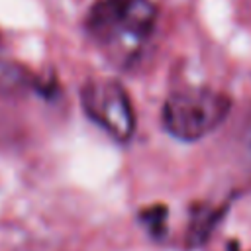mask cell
I'll list each match as a JSON object with an SVG mask.
<instances>
[{"label":"cell","instance_id":"cell-1","mask_svg":"<svg viewBox=\"0 0 251 251\" xmlns=\"http://www.w3.org/2000/svg\"><path fill=\"white\" fill-rule=\"evenodd\" d=\"M155 0H96L86 16L88 37L120 69L133 67L157 29Z\"/></svg>","mask_w":251,"mask_h":251},{"label":"cell","instance_id":"cell-2","mask_svg":"<svg viewBox=\"0 0 251 251\" xmlns=\"http://www.w3.org/2000/svg\"><path fill=\"white\" fill-rule=\"evenodd\" d=\"M231 112V98L208 86H184L167 96L161 122L180 141H198L212 133Z\"/></svg>","mask_w":251,"mask_h":251},{"label":"cell","instance_id":"cell-3","mask_svg":"<svg viewBox=\"0 0 251 251\" xmlns=\"http://www.w3.org/2000/svg\"><path fill=\"white\" fill-rule=\"evenodd\" d=\"M84 114L118 143H127L135 131V112L124 84L116 78L94 76L80 86Z\"/></svg>","mask_w":251,"mask_h":251},{"label":"cell","instance_id":"cell-4","mask_svg":"<svg viewBox=\"0 0 251 251\" xmlns=\"http://www.w3.org/2000/svg\"><path fill=\"white\" fill-rule=\"evenodd\" d=\"M25 92L51 96L55 92V82L43 80L18 61L0 59V96H16Z\"/></svg>","mask_w":251,"mask_h":251},{"label":"cell","instance_id":"cell-5","mask_svg":"<svg viewBox=\"0 0 251 251\" xmlns=\"http://www.w3.org/2000/svg\"><path fill=\"white\" fill-rule=\"evenodd\" d=\"M226 208H210V206H198L192 212V222L186 231V239L192 247H200L208 241L214 227L222 222Z\"/></svg>","mask_w":251,"mask_h":251},{"label":"cell","instance_id":"cell-6","mask_svg":"<svg viewBox=\"0 0 251 251\" xmlns=\"http://www.w3.org/2000/svg\"><path fill=\"white\" fill-rule=\"evenodd\" d=\"M167 218H169V210L165 204H153L149 208H143L137 214L139 224L149 231L151 237L161 239L167 233Z\"/></svg>","mask_w":251,"mask_h":251},{"label":"cell","instance_id":"cell-7","mask_svg":"<svg viewBox=\"0 0 251 251\" xmlns=\"http://www.w3.org/2000/svg\"><path fill=\"white\" fill-rule=\"evenodd\" d=\"M241 143H243V149H245V155L251 159V114L243 126V133H241Z\"/></svg>","mask_w":251,"mask_h":251}]
</instances>
